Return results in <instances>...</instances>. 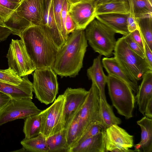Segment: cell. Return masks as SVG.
<instances>
[{
	"instance_id": "cell-1",
	"label": "cell",
	"mask_w": 152,
	"mask_h": 152,
	"mask_svg": "<svg viewBox=\"0 0 152 152\" xmlns=\"http://www.w3.org/2000/svg\"><path fill=\"white\" fill-rule=\"evenodd\" d=\"M87 46L84 30L75 29L58 50L52 68L56 74L61 78L77 75Z\"/></svg>"
},
{
	"instance_id": "cell-2",
	"label": "cell",
	"mask_w": 152,
	"mask_h": 152,
	"mask_svg": "<svg viewBox=\"0 0 152 152\" xmlns=\"http://www.w3.org/2000/svg\"><path fill=\"white\" fill-rule=\"evenodd\" d=\"M20 39L36 69L52 68L59 50L40 26L29 27Z\"/></svg>"
},
{
	"instance_id": "cell-3",
	"label": "cell",
	"mask_w": 152,
	"mask_h": 152,
	"mask_svg": "<svg viewBox=\"0 0 152 152\" xmlns=\"http://www.w3.org/2000/svg\"><path fill=\"white\" fill-rule=\"evenodd\" d=\"M114 50V57L134 83L137 84L146 72L152 70L145 58L141 57L129 48L123 36L116 41Z\"/></svg>"
},
{
	"instance_id": "cell-4",
	"label": "cell",
	"mask_w": 152,
	"mask_h": 152,
	"mask_svg": "<svg viewBox=\"0 0 152 152\" xmlns=\"http://www.w3.org/2000/svg\"><path fill=\"white\" fill-rule=\"evenodd\" d=\"M107 83L112 104L118 113L127 119L133 117L136 95L127 83L113 76H107Z\"/></svg>"
},
{
	"instance_id": "cell-5",
	"label": "cell",
	"mask_w": 152,
	"mask_h": 152,
	"mask_svg": "<svg viewBox=\"0 0 152 152\" xmlns=\"http://www.w3.org/2000/svg\"><path fill=\"white\" fill-rule=\"evenodd\" d=\"M85 29L86 39L95 52L107 57L113 55L116 43L113 31L96 18Z\"/></svg>"
},
{
	"instance_id": "cell-6",
	"label": "cell",
	"mask_w": 152,
	"mask_h": 152,
	"mask_svg": "<svg viewBox=\"0 0 152 152\" xmlns=\"http://www.w3.org/2000/svg\"><path fill=\"white\" fill-rule=\"evenodd\" d=\"M33 92L41 103L53 102L58 93L57 75L51 67L37 69L33 74Z\"/></svg>"
},
{
	"instance_id": "cell-7",
	"label": "cell",
	"mask_w": 152,
	"mask_h": 152,
	"mask_svg": "<svg viewBox=\"0 0 152 152\" xmlns=\"http://www.w3.org/2000/svg\"><path fill=\"white\" fill-rule=\"evenodd\" d=\"M65 100L64 95H60L50 106L40 113L42 120L41 133L46 138L64 129Z\"/></svg>"
},
{
	"instance_id": "cell-8",
	"label": "cell",
	"mask_w": 152,
	"mask_h": 152,
	"mask_svg": "<svg viewBox=\"0 0 152 152\" xmlns=\"http://www.w3.org/2000/svg\"><path fill=\"white\" fill-rule=\"evenodd\" d=\"M6 57L9 67L20 77L28 75L36 69L27 53L21 39H12Z\"/></svg>"
},
{
	"instance_id": "cell-9",
	"label": "cell",
	"mask_w": 152,
	"mask_h": 152,
	"mask_svg": "<svg viewBox=\"0 0 152 152\" xmlns=\"http://www.w3.org/2000/svg\"><path fill=\"white\" fill-rule=\"evenodd\" d=\"M42 111L35 105L32 99H12L0 112V126L16 119H25L30 116L39 114Z\"/></svg>"
},
{
	"instance_id": "cell-10",
	"label": "cell",
	"mask_w": 152,
	"mask_h": 152,
	"mask_svg": "<svg viewBox=\"0 0 152 152\" xmlns=\"http://www.w3.org/2000/svg\"><path fill=\"white\" fill-rule=\"evenodd\" d=\"M106 152H132L133 136L117 125L103 129Z\"/></svg>"
},
{
	"instance_id": "cell-11",
	"label": "cell",
	"mask_w": 152,
	"mask_h": 152,
	"mask_svg": "<svg viewBox=\"0 0 152 152\" xmlns=\"http://www.w3.org/2000/svg\"><path fill=\"white\" fill-rule=\"evenodd\" d=\"M99 89L95 84L92 83L84 102L76 113L83 132L92 123L96 122L102 125L99 114Z\"/></svg>"
},
{
	"instance_id": "cell-12",
	"label": "cell",
	"mask_w": 152,
	"mask_h": 152,
	"mask_svg": "<svg viewBox=\"0 0 152 152\" xmlns=\"http://www.w3.org/2000/svg\"><path fill=\"white\" fill-rule=\"evenodd\" d=\"M96 4L93 0H83L70 4L68 12L76 26V29L85 30L95 18Z\"/></svg>"
},
{
	"instance_id": "cell-13",
	"label": "cell",
	"mask_w": 152,
	"mask_h": 152,
	"mask_svg": "<svg viewBox=\"0 0 152 152\" xmlns=\"http://www.w3.org/2000/svg\"><path fill=\"white\" fill-rule=\"evenodd\" d=\"M88 94V91L82 88H68L63 94L65 97L64 110L65 129L76 113L81 107Z\"/></svg>"
},
{
	"instance_id": "cell-14",
	"label": "cell",
	"mask_w": 152,
	"mask_h": 152,
	"mask_svg": "<svg viewBox=\"0 0 152 152\" xmlns=\"http://www.w3.org/2000/svg\"><path fill=\"white\" fill-rule=\"evenodd\" d=\"M43 18L40 26L59 50L65 42L57 26L53 9V0H43Z\"/></svg>"
},
{
	"instance_id": "cell-15",
	"label": "cell",
	"mask_w": 152,
	"mask_h": 152,
	"mask_svg": "<svg viewBox=\"0 0 152 152\" xmlns=\"http://www.w3.org/2000/svg\"><path fill=\"white\" fill-rule=\"evenodd\" d=\"M43 0H21L15 10L33 26H40L43 18Z\"/></svg>"
},
{
	"instance_id": "cell-16",
	"label": "cell",
	"mask_w": 152,
	"mask_h": 152,
	"mask_svg": "<svg viewBox=\"0 0 152 152\" xmlns=\"http://www.w3.org/2000/svg\"><path fill=\"white\" fill-rule=\"evenodd\" d=\"M23 80L18 86H15L0 81V91L10 96L12 99L33 98L32 83L28 75L23 77Z\"/></svg>"
},
{
	"instance_id": "cell-17",
	"label": "cell",
	"mask_w": 152,
	"mask_h": 152,
	"mask_svg": "<svg viewBox=\"0 0 152 152\" xmlns=\"http://www.w3.org/2000/svg\"><path fill=\"white\" fill-rule=\"evenodd\" d=\"M128 14L109 13L97 15L95 18L109 27L115 33L128 34L127 19Z\"/></svg>"
},
{
	"instance_id": "cell-18",
	"label": "cell",
	"mask_w": 152,
	"mask_h": 152,
	"mask_svg": "<svg viewBox=\"0 0 152 152\" xmlns=\"http://www.w3.org/2000/svg\"><path fill=\"white\" fill-rule=\"evenodd\" d=\"M102 55H100L94 58L92 66L87 70V76L98 88L100 98L106 99L105 88L107 83V76L104 73L101 62Z\"/></svg>"
},
{
	"instance_id": "cell-19",
	"label": "cell",
	"mask_w": 152,
	"mask_h": 152,
	"mask_svg": "<svg viewBox=\"0 0 152 152\" xmlns=\"http://www.w3.org/2000/svg\"><path fill=\"white\" fill-rule=\"evenodd\" d=\"M142 79L140 85L138 86L135 100L139 111L144 115L147 104L152 98V70L146 72Z\"/></svg>"
},
{
	"instance_id": "cell-20",
	"label": "cell",
	"mask_w": 152,
	"mask_h": 152,
	"mask_svg": "<svg viewBox=\"0 0 152 152\" xmlns=\"http://www.w3.org/2000/svg\"><path fill=\"white\" fill-rule=\"evenodd\" d=\"M103 131L77 143L70 149V152H106Z\"/></svg>"
},
{
	"instance_id": "cell-21",
	"label": "cell",
	"mask_w": 152,
	"mask_h": 152,
	"mask_svg": "<svg viewBox=\"0 0 152 152\" xmlns=\"http://www.w3.org/2000/svg\"><path fill=\"white\" fill-rule=\"evenodd\" d=\"M102 62L103 67L108 75L115 76L127 83L136 95L138 88V84L130 79L114 57H104L102 59Z\"/></svg>"
},
{
	"instance_id": "cell-22",
	"label": "cell",
	"mask_w": 152,
	"mask_h": 152,
	"mask_svg": "<svg viewBox=\"0 0 152 152\" xmlns=\"http://www.w3.org/2000/svg\"><path fill=\"white\" fill-rule=\"evenodd\" d=\"M2 22L5 27L11 31L12 34L20 38L26 29L32 26L28 20L19 15L15 10Z\"/></svg>"
},
{
	"instance_id": "cell-23",
	"label": "cell",
	"mask_w": 152,
	"mask_h": 152,
	"mask_svg": "<svg viewBox=\"0 0 152 152\" xmlns=\"http://www.w3.org/2000/svg\"><path fill=\"white\" fill-rule=\"evenodd\" d=\"M137 123L140 127L141 139L138 144L144 152H152V119L145 116Z\"/></svg>"
},
{
	"instance_id": "cell-24",
	"label": "cell",
	"mask_w": 152,
	"mask_h": 152,
	"mask_svg": "<svg viewBox=\"0 0 152 152\" xmlns=\"http://www.w3.org/2000/svg\"><path fill=\"white\" fill-rule=\"evenodd\" d=\"M83 132V130L76 113L65 129L67 143L70 149L74 146Z\"/></svg>"
},
{
	"instance_id": "cell-25",
	"label": "cell",
	"mask_w": 152,
	"mask_h": 152,
	"mask_svg": "<svg viewBox=\"0 0 152 152\" xmlns=\"http://www.w3.org/2000/svg\"><path fill=\"white\" fill-rule=\"evenodd\" d=\"M99 114L104 129L113 125H118L121 123V119L114 114L112 106L107 102V100L100 98Z\"/></svg>"
},
{
	"instance_id": "cell-26",
	"label": "cell",
	"mask_w": 152,
	"mask_h": 152,
	"mask_svg": "<svg viewBox=\"0 0 152 152\" xmlns=\"http://www.w3.org/2000/svg\"><path fill=\"white\" fill-rule=\"evenodd\" d=\"M129 10L128 1H114L97 4L95 13L96 15L109 13L127 14L129 13Z\"/></svg>"
},
{
	"instance_id": "cell-27",
	"label": "cell",
	"mask_w": 152,
	"mask_h": 152,
	"mask_svg": "<svg viewBox=\"0 0 152 152\" xmlns=\"http://www.w3.org/2000/svg\"><path fill=\"white\" fill-rule=\"evenodd\" d=\"M49 152H70L66 140L65 129L46 138Z\"/></svg>"
},
{
	"instance_id": "cell-28",
	"label": "cell",
	"mask_w": 152,
	"mask_h": 152,
	"mask_svg": "<svg viewBox=\"0 0 152 152\" xmlns=\"http://www.w3.org/2000/svg\"><path fill=\"white\" fill-rule=\"evenodd\" d=\"M20 143L28 152H49L46 138L41 133L33 137L25 138Z\"/></svg>"
},
{
	"instance_id": "cell-29",
	"label": "cell",
	"mask_w": 152,
	"mask_h": 152,
	"mask_svg": "<svg viewBox=\"0 0 152 152\" xmlns=\"http://www.w3.org/2000/svg\"><path fill=\"white\" fill-rule=\"evenodd\" d=\"M24 120L23 131L25 138L33 137L41 133L42 120L40 113L30 116Z\"/></svg>"
},
{
	"instance_id": "cell-30",
	"label": "cell",
	"mask_w": 152,
	"mask_h": 152,
	"mask_svg": "<svg viewBox=\"0 0 152 152\" xmlns=\"http://www.w3.org/2000/svg\"><path fill=\"white\" fill-rule=\"evenodd\" d=\"M138 29L152 50V17L136 19Z\"/></svg>"
},
{
	"instance_id": "cell-31",
	"label": "cell",
	"mask_w": 152,
	"mask_h": 152,
	"mask_svg": "<svg viewBox=\"0 0 152 152\" xmlns=\"http://www.w3.org/2000/svg\"><path fill=\"white\" fill-rule=\"evenodd\" d=\"M136 19L152 17V4L148 0H132Z\"/></svg>"
},
{
	"instance_id": "cell-32",
	"label": "cell",
	"mask_w": 152,
	"mask_h": 152,
	"mask_svg": "<svg viewBox=\"0 0 152 152\" xmlns=\"http://www.w3.org/2000/svg\"><path fill=\"white\" fill-rule=\"evenodd\" d=\"M23 80V77L19 76L12 69H0V81L11 85L18 86Z\"/></svg>"
},
{
	"instance_id": "cell-33",
	"label": "cell",
	"mask_w": 152,
	"mask_h": 152,
	"mask_svg": "<svg viewBox=\"0 0 152 152\" xmlns=\"http://www.w3.org/2000/svg\"><path fill=\"white\" fill-rule=\"evenodd\" d=\"M104 129L102 124L100 123L96 122L91 123L84 130L76 144L83 140L99 134Z\"/></svg>"
},
{
	"instance_id": "cell-34",
	"label": "cell",
	"mask_w": 152,
	"mask_h": 152,
	"mask_svg": "<svg viewBox=\"0 0 152 152\" xmlns=\"http://www.w3.org/2000/svg\"><path fill=\"white\" fill-rule=\"evenodd\" d=\"M64 1V0H53L55 20L57 27L61 34L62 31L61 13Z\"/></svg>"
},
{
	"instance_id": "cell-35",
	"label": "cell",
	"mask_w": 152,
	"mask_h": 152,
	"mask_svg": "<svg viewBox=\"0 0 152 152\" xmlns=\"http://www.w3.org/2000/svg\"><path fill=\"white\" fill-rule=\"evenodd\" d=\"M127 0L129 5V10L128 15L127 22L128 30L129 32H131L138 28L132 1V0Z\"/></svg>"
},
{
	"instance_id": "cell-36",
	"label": "cell",
	"mask_w": 152,
	"mask_h": 152,
	"mask_svg": "<svg viewBox=\"0 0 152 152\" xmlns=\"http://www.w3.org/2000/svg\"><path fill=\"white\" fill-rule=\"evenodd\" d=\"M123 36L128 46L132 51L141 57L145 58L144 49L142 48L133 39L129 33L127 35Z\"/></svg>"
},
{
	"instance_id": "cell-37",
	"label": "cell",
	"mask_w": 152,
	"mask_h": 152,
	"mask_svg": "<svg viewBox=\"0 0 152 152\" xmlns=\"http://www.w3.org/2000/svg\"><path fill=\"white\" fill-rule=\"evenodd\" d=\"M69 5V4L67 1L64 0L61 13V20L62 26L61 35L65 42L67 40L69 36L67 33L65 28V23L68 12Z\"/></svg>"
},
{
	"instance_id": "cell-38",
	"label": "cell",
	"mask_w": 152,
	"mask_h": 152,
	"mask_svg": "<svg viewBox=\"0 0 152 152\" xmlns=\"http://www.w3.org/2000/svg\"><path fill=\"white\" fill-rule=\"evenodd\" d=\"M65 27L66 33L68 35L76 29V25L68 12L65 23Z\"/></svg>"
},
{
	"instance_id": "cell-39",
	"label": "cell",
	"mask_w": 152,
	"mask_h": 152,
	"mask_svg": "<svg viewBox=\"0 0 152 152\" xmlns=\"http://www.w3.org/2000/svg\"><path fill=\"white\" fill-rule=\"evenodd\" d=\"M141 36L143 43L145 58L150 66L152 68V50L150 49L144 38Z\"/></svg>"
},
{
	"instance_id": "cell-40",
	"label": "cell",
	"mask_w": 152,
	"mask_h": 152,
	"mask_svg": "<svg viewBox=\"0 0 152 152\" xmlns=\"http://www.w3.org/2000/svg\"><path fill=\"white\" fill-rule=\"evenodd\" d=\"M129 34L133 39L142 48L144 49L142 38L139 30L137 29L132 32H130Z\"/></svg>"
},
{
	"instance_id": "cell-41",
	"label": "cell",
	"mask_w": 152,
	"mask_h": 152,
	"mask_svg": "<svg viewBox=\"0 0 152 152\" xmlns=\"http://www.w3.org/2000/svg\"><path fill=\"white\" fill-rule=\"evenodd\" d=\"M12 99L10 96L0 91V112L5 107Z\"/></svg>"
},
{
	"instance_id": "cell-42",
	"label": "cell",
	"mask_w": 152,
	"mask_h": 152,
	"mask_svg": "<svg viewBox=\"0 0 152 152\" xmlns=\"http://www.w3.org/2000/svg\"><path fill=\"white\" fill-rule=\"evenodd\" d=\"M12 34L11 31L5 26H0V41L6 40Z\"/></svg>"
},
{
	"instance_id": "cell-43",
	"label": "cell",
	"mask_w": 152,
	"mask_h": 152,
	"mask_svg": "<svg viewBox=\"0 0 152 152\" xmlns=\"http://www.w3.org/2000/svg\"><path fill=\"white\" fill-rule=\"evenodd\" d=\"M19 3L13 2L8 0H0V5L12 10L15 9Z\"/></svg>"
},
{
	"instance_id": "cell-44",
	"label": "cell",
	"mask_w": 152,
	"mask_h": 152,
	"mask_svg": "<svg viewBox=\"0 0 152 152\" xmlns=\"http://www.w3.org/2000/svg\"><path fill=\"white\" fill-rule=\"evenodd\" d=\"M13 10L0 5V20L3 22L8 17Z\"/></svg>"
},
{
	"instance_id": "cell-45",
	"label": "cell",
	"mask_w": 152,
	"mask_h": 152,
	"mask_svg": "<svg viewBox=\"0 0 152 152\" xmlns=\"http://www.w3.org/2000/svg\"><path fill=\"white\" fill-rule=\"evenodd\" d=\"M144 114L148 118H152V98L149 101L146 106Z\"/></svg>"
},
{
	"instance_id": "cell-46",
	"label": "cell",
	"mask_w": 152,
	"mask_h": 152,
	"mask_svg": "<svg viewBox=\"0 0 152 152\" xmlns=\"http://www.w3.org/2000/svg\"><path fill=\"white\" fill-rule=\"evenodd\" d=\"M114 1L127 2L128 1L127 0H101L97 4Z\"/></svg>"
},
{
	"instance_id": "cell-47",
	"label": "cell",
	"mask_w": 152,
	"mask_h": 152,
	"mask_svg": "<svg viewBox=\"0 0 152 152\" xmlns=\"http://www.w3.org/2000/svg\"><path fill=\"white\" fill-rule=\"evenodd\" d=\"M70 4L77 2L83 0H67Z\"/></svg>"
},
{
	"instance_id": "cell-48",
	"label": "cell",
	"mask_w": 152,
	"mask_h": 152,
	"mask_svg": "<svg viewBox=\"0 0 152 152\" xmlns=\"http://www.w3.org/2000/svg\"><path fill=\"white\" fill-rule=\"evenodd\" d=\"M14 152H26L27 151L26 150V149L24 148L23 147L21 148L19 150H16L15 151H13Z\"/></svg>"
},
{
	"instance_id": "cell-49",
	"label": "cell",
	"mask_w": 152,
	"mask_h": 152,
	"mask_svg": "<svg viewBox=\"0 0 152 152\" xmlns=\"http://www.w3.org/2000/svg\"><path fill=\"white\" fill-rule=\"evenodd\" d=\"M11 2L16 3H19L21 0H8Z\"/></svg>"
},
{
	"instance_id": "cell-50",
	"label": "cell",
	"mask_w": 152,
	"mask_h": 152,
	"mask_svg": "<svg viewBox=\"0 0 152 152\" xmlns=\"http://www.w3.org/2000/svg\"><path fill=\"white\" fill-rule=\"evenodd\" d=\"M97 4L101 0H93Z\"/></svg>"
},
{
	"instance_id": "cell-51",
	"label": "cell",
	"mask_w": 152,
	"mask_h": 152,
	"mask_svg": "<svg viewBox=\"0 0 152 152\" xmlns=\"http://www.w3.org/2000/svg\"><path fill=\"white\" fill-rule=\"evenodd\" d=\"M0 26H5L3 22L0 20Z\"/></svg>"
},
{
	"instance_id": "cell-52",
	"label": "cell",
	"mask_w": 152,
	"mask_h": 152,
	"mask_svg": "<svg viewBox=\"0 0 152 152\" xmlns=\"http://www.w3.org/2000/svg\"><path fill=\"white\" fill-rule=\"evenodd\" d=\"M149 2L152 4V0H148Z\"/></svg>"
}]
</instances>
